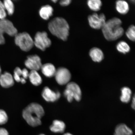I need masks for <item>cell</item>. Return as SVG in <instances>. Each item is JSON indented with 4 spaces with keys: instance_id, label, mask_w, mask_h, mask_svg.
<instances>
[{
    "instance_id": "1",
    "label": "cell",
    "mask_w": 135,
    "mask_h": 135,
    "mask_svg": "<svg viewBox=\"0 0 135 135\" xmlns=\"http://www.w3.org/2000/svg\"><path fill=\"white\" fill-rule=\"evenodd\" d=\"M121 20L118 18L114 17L106 21L102 28L103 35L106 39L113 41L122 37L124 32Z\"/></svg>"
},
{
    "instance_id": "2",
    "label": "cell",
    "mask_w": 135,
    "mask_h": 135,
    "mask_svg": "<svg viewBox=\"0 0 135 135\" xmlns=\"http://www.w3.org/2000/svg\"><path fill=\"white\" fill-rule=\"evenodd\" d=\"M44 114V110L41 105L32 103L23 110V116L30 126L35 127L41 124V119Z\"/></svg>"
},
{
    "instance_id": "3",
    "label": "cell",
    "mask_w": 135,
    "mask_h": 135,
    "mask_svg": "<svg viewBox=\"0 0 135 135\" xmlns=\"http://www.w3.org/2000/svg\"><path fill=\"white\" fill-rule=\"evenodd\" d=\"M48 28L52 34L64 41L67 40L70 27L64 18L61 17L54 18L49 23Z\"/></svg>"
},
{
    "instance_id": "4",
    "label": "cell",
    "mask_w": 135,
    "mask_h": 135,
    "mask_svg": "<svg viewBox=\"0 0 135 135\" xmlns=\"http://www.w3.org/2000/svg\"><path fill=\"white\" fill-rule=\"evenodd\" d=\"M4 33L11 36H15L18 33L17 30L11 21L7 19L0 20V45L5 43Z\"/></svg>"
},
{
    "instance_id": "5",
    "label": "cell",
    "mask_w": 135,
    "mask_h": 135,
    "mask_svg": "<svg viewBox=\"0 0 135 135\" xmlns=\"http://www.w3.org/2000/svg\"><path fill=\"white\" fill-rule=\"evenodd\" d=\"M15 42L17 45L25 51L31 50L34 45L33 40L26 32L17 34L15 36Z\"/></svg>"
},
{
    "instance_id": "6",
    "label": "cell",
    "mask_w": 135,
    "mask_h": 135,
    "mask_svg": "<svg viewBox=\"0 0 135 135\" xmlns=\"http://www.w3.org/2000/svg\"><path fill=\"white\" fill-rule=\"evenodd\" d=\"M34 45L42 50H45L49 47L51 42L46 32H38L36 33L33 41Z\"/></svg>"
},
{
    "instance_id": "7",
    "label": "cell",
    "mask_w": 135,
    "mask_h": 135,
    "mask_svg": "<svg viewBox=\"0 0 135 135\" xmlns=\"http://www.w3.org/2000/svg\"><path fill=\"white\" fill-rule=\"evenodd\" d=\"M88 21L91 27L96 30L102 28L106 21L105 15L103 13L99 15L97 13L89 15Z\"/></svg>"
},
{
    "instance_id": "8",
    "label": "cell",
    "mask_w": 135,
    "mask_h": 135,
    "mask_svg": "<svg viewBox=\"0 0 135 135\" xmlns=\"http://www.w3.org/2000/svg\"><path fill=\"white\" fill-rule=\"evenodd\" d=\"M55 76L57 83L60 85H64L70 82L71 74L67 69L61 67L56 70Z\"/></svg>"
},
{
    "instance_id": "9",
    "label": "cell",
    "mask_w": 135,
    "mask_h": 135,
    "mask_svg": "<svg viewBox=\"0 0 135 135\" xmlns=\"http://www.w3.org/2000/svg\"><path fill=\"white\" fill-rule=\"evenodd\" d=\"M25 65L31 70L37 71L41 69L42 65L41 59L37 55L30 56L25 62Z\"/></svg>"
},
{
    "instance_id": "10",
    "label": "cell",
    "mask_w": 135,
    "mask_h": 135,
    "mask_svg": "<svg viewBox=\"0 0 135 135\" xmlns=\"http://www.w3.org/2000/svg\"><path fill=\"white\" fill-rule=\"evenodd\" d=\"M42 95L45 100L47 102H55L58 100L60 97V92L58 91H54L47 87H45L43 89Z\"/></svg>"
},
{
    "instance_id": "11",
    "label": "cell",
    "mask_w": 135,
    "mask_h": 135,
    "mask_svg": "<svg viewBox=\"0 0 135 135\" xmlns=\"http://www.w3.org/2000/svg\"><path fill=\"white\" fill-rule=\"evenodd\" d=\"M29 73L26 69L21 70L20 68L17 67L14 70L13 79L17 82L25 84L26 82V79L28 78Z\"/></svg>"
},
{
    "instance_id": "12",
    "label": "cell",
    "mask_w": 135,
    "mask_h": 135,
    "mask_svg": "<svg viewBox=\"0 0 135 135\" xmlns=\"http://www.w3.org/2000/svg\"><path fill=\"white\" fill-rule=\"evenodd\" d=\"M14 80L11 74L6 72L0 75V84L4 88H8L13 85Z\"/></svg>"
},
{
    "instance_id": "13",
    "label": "cell",
    "mask_w": 135,
    "mask_h": 135,
    "mask_svg": "<svg viewBox=\"0 0 135 135\" xmlns=\"http://www.w3.org/2000/svg\"><path fill=\"white\" fill-rule=\"evenodd\" d=\"M89 55L93 61L95 62H101L104 57L102 50L97 47L91 49L89 52Z\"/></svg>"
},
{
    "instance_id": "14",
    "label": "cell",
    "mask_w": 135,
    "mask_h": 135,
    "mask_svg": "<svg viewBox=\"0 0 135 135\" xmlns=\"http://www.w3.org/2000/svg\"><path fill=\"white\" fill-rule=\"evenodd\" d=\"M66 88L70 89L73 94L74 99L77 101L80 100L81 98V91L80 87L75 83L69 82L67 84Z\"/></svg>"
},
{
    "instance_id": "15",
    "label": "cell",
    "mask_w": 135,
    "mask_h": 135,
    "mask_svg": "<svg viewBox=\"0 0 135 135\" xmlns=\"http://www.w3.org/2000/svg\"><path fill=\"white\" fill-rule=\"evenodd\" d=\"M65 124L63 121L55 120L53 121L50 128L52 132L62 133L65 131Z\"/></svg>"
},
{
    "instance_id": "16",
    "label": "cell",
    "mask_w": 135,
    "mask_h": 135,
    "mask_svg": "<svg viewBox=\"0 0 135 135\" xmlns=\"http://www.w3.org/2000/svg\"><path fill=\"white\" fill-rule=\"evenodd\" d=\"M132 129L124 124H120L116 126L114 135H132Z\"/></svg>"
},
{
    "instance_id": "17",
    "label": "cell",
    "mask_w": 135,
    "mask_h": 135,
    "mask_svg": "<svg viewBox=\"0 0 135 135\" xmlns=\"http://www.w3.org/2000/svg\"><path fill=\"white\" fill-rule=\"evenodd\" d=\"M44 75L48 77H52L55 76L56 69L54 66L51 64L47 63L42 65L41 69Z\"/></svg>"
},
{
    "instance_id": "18",
    "label": "cell",
    "mask_w": 135,
    "mask_h": 135,
    "mask_svg": "<svg viewBox=\"0 0 135 135\" xmlns=\"http://www.w3.org/2000/svg\"><path fill=\"white\" fill-rule=\"evenodd\" d=\"M116 11L121 15H124L127 13L129 9V4L124 1H118L115 3Z\"/></svg>"
},
{
    "instance_id": "19",
    "label": "cell",
    "mask_w": 135,
    "mask_h": 135,
    "mask_svg": "<svg viewBox=\"0 0 135 135\" xmlns=\"http://www.w3.org/2000/svg\"><path fill=\"white\" fill-rule=\"evenodd\" d=\"M53 9L51 6L46 5L42 7L39 11L40 15L41 17L45 20L49 19L53 15Z\"/></svg>"
},
{
    "instance_id": "20",
    "label": "cell",
    "mask_w": 135,
    "mask_h": 135,
    "mask_svg": "<svg viewBox=\"0 0 135 135\" xmlns=\"http://www.w3.org/2000/svg\"><path fill=\"white\" fill-rule=\"evenodd\" d=\"M28 78L30 82L33 85L38 86L42 83L41 77L36 71L31 70L29 73Z\"/></svg>"
},
{
    "instance_id": "21",
    "label": "cell",
    "mask_w": 135,
    "mask_h": 135,
    "mask_svg": "<svg viewBox=\"0 0 135 135\" xmlns=\"http://www.w3.org/2000/svg\"><path fill=\"white\" fill-rule=\"evenodd\" d=\"M121 101L123 103H128L131 98L132 91L131 89L129 88L124 87L121 89Z\"/></svg>"
},
{
    "instance_id": "22",
    "label": "cell",
    "mask_w": 135,
    "mask_h": 135,
    "mask_svg": "<svg viewBox=\"0 0 135 135\" xmlns=\"http://www.w3.org/2000/svg\"><path fill=\"white\" fill-rule=\"evenodd\" d=\"M87 4L89 9L94 11H99L102 5V2L99 0H89Z\"/></svg>"
},
{
    "instance_id": "23",
    "label": "cell",
    "mask_w": 135,
    "mask_h": 135,
    "mask_svg": "<svg viewBox=\"0 0 135 135\" xmlns=\"http://www.w3.org/2000/svg\"><path fill=\"white\" fill-rule=\"evenodd\" d=\"M116 48L118 52L124 54L129 53L131 50L129 45L125 41H123L117 44Z\"/></svg>"
},
{
    "instance_id": "24",
    "label": "cell",
    "mask_w": 135,
    "mask_h": 135,
    "mask_svg": "<svg viewBox=\"0 0 135 135\" xmlns=\"http://www.w3.org/2000/svg\"><path fill=\"white\" fill-rule=\"evenodd\" d=\"M4 7L6 12L9 16L12 15L14 13L15 7L14 4L11 0H5L3 2Z\"/></svg>"
},
{
    "instance_id": "25",
    "label": "cell",
    "mask_w": 135,
    "mask_h": 135,
    "mask_svg": "<svg viewBox=\"0 0 135 135\" xmlns=\"http://www.w3.org/2000/svg\"><path fill=\"white\" fill-rule=\"evenodd\" d=\"M135 26L134 25H131L130 26L126 32L127 37L132 41H134L135 40Z\"/></svg>"
},
{
    "instance_id": "26",
    "label": "cell",
    "mask_w": 135,
    "mask_h": 135,
    "mask_svg": "<svg viewBox=\"0 0 135 135\" xmlns=\"http://www.w3.org/2000/svg\"><path fill=\"white\" fill-rule=\"evenodd\" d=\"M8 119V116L6 112L4 110L0 109V125L6 124Z\"/></svg>"
},
{
    "instance_id": "27",
    "label": "cell",
    "mask_w": 135,
    "mask_h": 135,
    "mask_svg": "<svg viewBox=\"0 0 135 135\" xmlns=\"http://www.w3.org/2000/svg\"><path fill=\"white\" fill-rule=\"evenodd\" d=\"M64 95L69 102H71L74 99V94L70 89L66 88L64 91Z\"/></svg>"
},
{
    "instance_id": "28",
    "label": "cell",
    "mask_w": 135,
    "mask_h": 135,
    "mask_svg": "<svg viewBox=\"0 0 135 135\" xmlns=\"http://www.w3.org/2000/svg\"><path fill=\"white\" fill-rule=\"evenodd\" d=\"M6 16V12L4 4L2 2L0 1V20L5 19Z\"/></svg>"
},
{
    "instance_id": "29",
    "label": "cell",
    "mask_w": 135,
    "mask_h": 135,
    "mask_svg": "<svg viewBox=\"0 0 135 135\" xmlns=\"http://www.w3.org/2000/svg\"><path fill=\"white\" fill-rule=\"evenodd\" d=\"M71 1L70 0H63L60 2V4L61 6H68L70 4Z\"/></svg>"
},
{
    "instance_id": "30",
    "label": "cell",
    "mask_w": 135,
    "mask_h": 135,
    "mask_svg": "<svg viewBox=\"0 0 135 135\" xmlns=\"http://www.w3.org/2000/svg\"><path fill=\"white\" fill-rule=\"evenodd\" d=\"M0 135H9L8 131L4 128H0Z\"/></svg>"
},
{
    "instance_id": "31",
    "label": "cell",
    "mask_w": 135,
    "mask_h": 135,
    "mask_svg": "<svg viewBox=\"0 0 135 135\" xmlns=\"http://www.w3.org/2000/svg\"><path fill=\"white\" fill-rule=\"evenodd\" d=\"M135 97L134 96V97H133L132 102L131 106L132 107V108L133 109H135Z\"/></svg>"
},
{
    "instance_id": "32",
    "label": "cell",
    "mask_w": 135,
    "mask_h": 135,
    "mask_svg": "<svg viewBox=\"0 0 135 135\" xmlns=\"http://www.w3.org/2000/svg\"><path fill=\"white\" fill-rule=\"evenodd\" d=\"M63 135H73L71 134V133H65V134H64Z\"/></svg>"
},
{
    "instance_id": "33",
    "label": "cell",
    "mask_w": 135,
    "mask_h": 135,
    "mask_svg": "<svg viewBox=\"0 0 135 135\" xmlns=\"http://www.w3.org/2000/svg\"><path fill=\"white\" fill-rule=\"evenodd\" d=\"M1 66H0V75H1Z\"/></svg>"
},
{
    "instance_id": "34",
    "label": "cell",
    "mask_w": 135,
    "mask_h": 135,
    "mask_svg": "<svg viewBox=\"0 0 135 135\" xmlns=\"http://www.w3.org/2000/svg\"><path fill=\"white\" fill-rule=\"evenodd\" d=\"M53 1V2H54V3H56L57 1H55H55Z\"/></svg>"
},
{
    "instance_id": "35",
    "label": "cell",
    "mask_w": 135,
    "mask_h": 135,
    "mask_svg": "<svg viewBox=\"0 0 135 135\" xmlns=\"http://www.w3.org/2000/svg\"><path fill=\"white\" fill-rule=\"evenodd\" d=\"M39 135H45L44 134H40Z\"/></svg>"
}]
</instances>
